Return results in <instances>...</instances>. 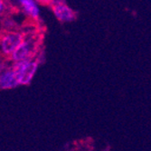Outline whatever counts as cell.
I'll return each instance as SVG.
<instances>
[{"mask_svg": "<svg viewBox=\"0 0 151 151\" xmlns=\"http://www.w3.org/2000/svg\"><path fill=\"white\" fill-rule=\"evenodd\" d=\"M25 36L18 31H6L1 37V51L6 56H11L18 46L24 42Z\"/></svg>", "mask_w": 151, "mask_h": 151, "instance_id": "cell-3", "label": "cell"}, {"mask_svg": "<svg viewBox=\"0 0 151 151\" xmlns=\"http://www.w3.org/2000/svg\"><path fill=\"white\" fill-rule=\"evenodd\" d=\"M51 6L54 16L60 22H72L76 18V13L68 6L64 0H54Z\"/></svg>", "mask_w": 151, "mask_h": 151, "instance_id": "cell-4", "label": "cell"}, {"mask_svg": "<svg viewBox=\"0 0 151 151\" xmlns=\"http://www.w3.org/2000/svg\"><path fill=\"white\" fill-rule=\"evenodd\" d=\"M40 45V40L37 35L25 36L24 42L18 46V48L10 56L13 63H19L24 61L34 60L36 56Z\"/></svg>", "mask_w": 151, "mask_h": 151, "instance_id": "cell-1", "label": "cell"}, {"mask_svg": "<svg viewBox=\"0 0 151 151\" xmlns=\"http://www.w3.org/2000/svg\"><path fill=\"white\" fill-rule=\"evenodd\" d=\"M18 85L20 84L17 76L12 67L6 68V70H2L1 76H0V87L2 90L13 89Z\"/></svg>", "mask_w": 151, "mask_h": 151, "instance_id": "cell-5", "label": "cell"}, {"mask_svg": "<svg viewBox=\"0 0 151 151\" xmlns=\"http://www.w3.org/2000/svg\"><path fill=\"white\" fill-rule=\"evenodd\" d=\"M18 2L25 15L30 17L34 20L38 19L40 9L35 0H18Z\"/></svg>", "mask_w": 151, "mask_h": 151, "instance_id": "cell-6", "label": "cell"}, {"mask_svg": "<svg viewBox=\"0 0 151 151\" xmlns=\"http://www.w3.org/2000/svg\"><path fill=\"white\" fill-rule=\"evenodd\" d=\"M38 63V61L35 59L13 63L11 67L17 76L20 85H27L30 83L37 71Z\"/></svg>", "mask_w": 151, "mask_h": 151, "instance_id": "cell-2", "label": "cell"}, {"mask_svg": "<svg viewBox=\"0 0 151 151\" xmlns=\"http://www.w3.org/2000/svg\"><path fill=\"white\" fill-rule=\"evenodd\" d=\"M35 1L41 5L48 6V5H52L54 2V0H35Z\"/></svg>", "mask_w": 151, "mask_h": 151, "instance_id": "cell-7", "label": "cell"}]
</instances>
